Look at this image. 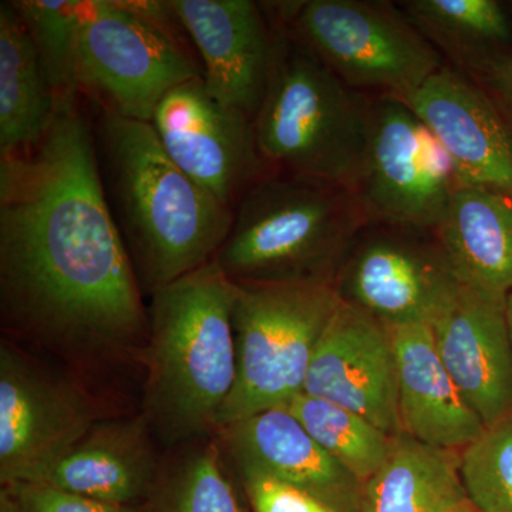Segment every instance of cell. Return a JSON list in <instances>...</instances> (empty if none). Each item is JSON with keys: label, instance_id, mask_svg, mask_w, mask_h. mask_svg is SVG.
<instances>
[{"label": "cell", "instance_id": "obj_23", "mask_svg": "<svg viewBox=\"0 0 512 512\" xmlns=\"http://www.w3.org/2000/svg\"><path fill=\"white\" fill-rule=\"evenodd\" d=\"M399 5L448 66L467 76L510 50V19L495 0H407Z\"/></svg>", "mask_w": 512, "mask_h": 512}, {"label": "cell", "instance_id": "obj_14", "mask_svg": "<svg viewBox=\"0 0 512 512\" xmlns=\"http://www.w3.org/2000/svg\"><path fill=\"white\" fill-rule=\"evenodd\" d=\"M404 103L437 138L460 185L512 200V130L480 84L446 64Z\"/></svg>", "mask_w": 512, "mask_h": 512}, {"label": "cell", "instance_id": "obj_9", "mask_svg": "<svg viewBox=\"0 0 512 512\" xmlns=\"http://www.w3.org/2000/svg\"><path fill=\"white\" fill-rule=\"evenodd\" d=\"M458 185L439 141L404 101H370L365 163L353 190L366 224L434 232Z\"/></svg>", "mask_w": 512, "mask_h": 512}, {"label": "cell", "instance_id": "obj_27", "mask_svg": "<svg viewBox=\"0 0 512 512\" xmlns=\"http://www.w3.org/2000/svg\"><path fill=\"white\" fill-rule=\"evenodd\" d=\"M460 474L478 511L512 512V413L461 451Z\"/></svg>", "mask_w": 512, "mask_h": 512}, {"label": "cell", "instance_id": "obj_22", "mask_svg": "<svg viewBox=\"0 0 512 512\" xmlns=\"http://www.w3.org/2000/svg\"><path fill=\"white\" fill-rule=\"evenodd\" d=\"M467 500L460 454L400 433L386 463L363 484L359 512H448Z\"/></svg>", "mask_w": 512, "mask_h": 512}, {"label": "cell", "instance_id": "obj_2", "mask_svg": "<svg viewBox=\"0 0 512 512\" xmlns=\"http://www.w3.org/2000/svg\"><path fill=\"white\" fill-rule=\"evenodd\" d=\"M99 111L93 131L101 190L151 295L214 261L234 211L174 164L151 123Z\"/></svg>", "mask_w": 512, "mask_h": 512}, {"label": "cell", "instance_id": "obj_30", "mask_svg": "<svg viewBox=\"0 0 512 512\" xmlns=\"http://www.w3.org/2000/svg\"><path fill=\"white\" fill-rule=\"evenodd\" d=\"M468 77L483 87L512 130V50L491 57Z\"/></svg>", "mask_w": 512, "mask_h": 512}, {"label": "cell", "instance_id": "obj_25", "mask_svg": "<svg viewBox=\"0 0 512 512\" xmlns=\"http://www.w3.org/2000/svg\"><path fill=\"white\" fill-rule=\"evenodd\" d=\"M218 441H191L163 464L148 512H245L222 467Z\"/></svg>", "mask_w": 512, "mask_h": 512}, {"label": "cell", "instance_id": "obj_20", "mask_svg": "<svg viewBox=\"0 0 512 512\" xmlns=\"http://www.w3.org/2000/svg\"><path fill=\"white\" fill-rule=\"evenodd\" d=\"M434 235L461 285L507 299L512 291L511 198L458 185Z\"/></svg>", "mask_w": 512, "mask_h": 512}, {"label": "cell", "instance_id": "obj_1", "mask_svg": "<svg viewBox=\"0 0 512 512\" xmlns=\"http://www.w3.org/2000/svg\"><path fill=\"white\" fill-rule=\"evenodd\" d=\"M0 318L6 338L79 372L144 365L148 305L80 94L60 99L35 147L0 157Z\"/></svg>", "mask_w": 512, "mask_h": 512}, {"label": "cell", "instance_id": "obj_18", "mask_svg": "<svg viewBox=\"0 0 512 512\" xmlns=\"http://www.w3.org/2000/svg\"><path fill=\"white\" fill-rule=\"evenodd\" d=\"M163 463L144 413L101 419L36 484H46L106 503L150 500Z\"/></svg>", "mask_w": 512, "mask_h": 512}, {"label": "cell", "instance_id": "obj_4", "mask_svg": "<svg viewBox=\"0 0 512 512\" xmlns=\"http://www.w3.org/2000/svg\"><path fill=\"white\" fill-rule=\"evenodd\" d=\"M266 19L271 59L252 120L262 160L275 173L355 190L365 163L372 100L346 86L285 22Z\"/></svg>", "mask_w": 512, "mask_h": 512}, {"label": "cell", "instance_id": "obj_26", "mask_svg": "<svg viewBox=\"0 0 512 512\" xmlns=\"http://www.w3.org/2000/svg\"><path fill=\"white\" fill-rule=\"evenodd\" d=\"M13 5L35 42L57 97L77 96L76 50L84 2L19 0Z\"/></svg>", "mask_w": 512, "mask_h": 512}, {"label": "cell", "instance_id": "obj_15", "mask_svg": "<svg viewBox=\"0 0 512 512\" xmlns=\"http://www.w3.org/2000/svg\"><path fill=\"white\" fill-rule=\"evenodd\" d=\"M200 59L208 93L254 120L264 97L271 28L251 0H171Z\"/></svg>", "mask_w": 512, "mask_h": 512}, {"label": "cell", "instance_id": "obj_3", "mask_svg": "<svg viewBox=\"0 0 512 512\" xmlns=\"http://www.w3.org/2000/svg\"><path fill=\"white\" fill-rule=\"evenodd\" d=\"M235 296L215 261L150 295L143 413L170 446L217 430L237 380Z\"/></svg>", "mask_w": 512, "mask_h": 512}, {"label": "cell", "instance_id": "obj_19", "mask_svg": "<svg viewBox=\"0 0 512 512\" xmlns=\"http://www.w3.org/2000/svg\"><path fill=\"white\" fill-rule=\"evenodd\" d=\"M402 433L460 454L485 426L441 362L427 325L392 328Z\"/></svg>", "mask_w": 512, "mask_h": 512}, {"label": "cell", "instance_id": "obj_16", "mask_svg": "<svg viewBox=\"0 0 512 512\" xmlns=\"http://www.w3.org/2000/svg\"><path fill=\"white\" fill-rule=\"evenodd\" d=\"M441 362L485 427L512 413V343L505 299L460 284L430 326Z\"/></svg>", "mask_w": 512, "mask_h": 512}, {"label": "cell", "instance_id": "obj_29", "mask_svg": "<svg viewBox=\"0 0 512 512\" xmlns=\"http://www.w3.org/2000/svg\"><path fill=\"white\" fill-rule=\"evenodd\" d=\"M8 487L18 500L20 512H148V507L106 503L46 484L20 483Z\"/></svg>", "mask_w": 512, "mask_h": 512}, {"label": "cell", "instance_id": "obj_11", "mask_svg": "<svg viewBox=\"0 0 512 512\" xmlns=\"http://www.w3.org/2000/svg\"><path fill=\"white\" fill-rule=\"evenodd\" d=\"M343 302L386 325H433L460 282L433 231L366 224L335 281Z\"/></svg>", "mask_w": 512, "mask_h": 512}, {"label": "cell", "instance_id": "obj_32", "mask_svg": "<svg viewBox=\"0 0 512 512\" xmlns=\"http://www.w3.org/2000/svg\"><path fill=\"white\" fill-rule=\"evenodd\" d=\"M505 320H507L508 333L512 343V291L508 293L505 299Z\"/></svg>", "mask_w": 512, "mask_h": 512}, {"label": "cell", "instance_id": "obj_7", "mask_svg": "<svg viewBox=\"0 0 512 512\" xmlns=\"http://www.w3.org/2000/svg\"><path fill=\"white\" fill-rule=\"evenodd\" d=\"M350 89L406 101L446 66L400 6L382 0L261 3Z\"/></svg>", "mask_w": 512, "mask_h": 512}, {"label": "cell", "instance_id": "obj_21", "mask_svg": "<svg viewBox=\"0 0 512 512\" xmlns=\"http://www.w3.org/2000/svg\"><path fill=\"white\" fill-rule=\"evenodd\" d=\"M59 101L18 9L0 3V157L35 147Z\"/></svg>", "mask_w": 512, "mask_h": 512}, {"label": "cell", "instance_id": "obj_10", "mask_svg": "<svg viewBox=\"0 0 512 512\" xmlns=\"http://www.w3.org/2000/svg\"><path fill=\"white\" fill-rule=\"evenodd\" d=\"M92 394L29 350L0 342V483H36L97 421Z\"/></svg>", "mask_w": 512, "mask_h": 512}, {"label": "cell", "instance_id": "obj_31", "mask_svg": "<svg viewBox=\"0 0 512 512\" xmlns=\"http://www.w3.org/2000/svg\"><path fill=\"white\" fill-rule=\"evenodd\" d=\"M0 512H20L18 500L8 487L0 490Z\"/></svg>", "mask_w": 512, "mask_h": 512}, {"label": "cell", "instance_id": "obj_8", "mask_svg": "<svg viewBox=\"0 0 512 512\" xmlns=\"http://www.w3.org/2000/svg\"><path fill=\"white\" fill-rule=\"evenodd\" d=\"M197 77L201 64L188 43L144 18L130 0L84 2L76 84L96 109L151 123L165 94Z\"/></svg>", "mask_w": 512, "mask_h": 512}, {"label": "cell", "instance_id": "obj_24", "mask_svg": "<svg viewBox=\"0 0 512 512\" xmlns=\"http://www.w3.org/2000/svg\"><path fill=\"white\" fill-rule=\"evenodd\" d=\"M285 409L360 483L365 484L390 456L393 437L348 409L305 393Z\"/></svg>", "mask_w": 512, "mask_h": 512}, {"label": "cell", "instance_id": "obj_12", "mask_svg": "<svg viewBox=\"0 0 512 512\" xmlns=\"http://www.w3.org/2000/svg\"><path fill=\"white\" fill-rule=\"evenodd\" d=\"M151 126L174 164L232 211L269 173L252 120L215 100L202 77L165 94Z\"/></svg>", "mask_w": 512, "mask_h": 512}, {"label": "cell", "instance_id": "obj_13", "mask_svg": "<svg viewBox=\"0 0 512 512\" xmlns=\"http://www.w3.org/2000/svg\"><path fill=\"white\" fill-rule=\"evenodd\" d=\"M303 393L359 414L389 436L402 433L392 330L342 301L319 340Z\"/></svg>", "mask_w": 512, "mask_h": 512}, {"label": "cell", "instance_id": "obj_33", "mask_svg": "<svg viewBox=\"0 0 512 512\" xmlns=\"http://www.w3.org/2000/svg\"><path fill=\"white\" fill-rule=\"evenodd\" d=\"M448 512H480L474 507L470 501H464V503L458 504L457 507L451 508Z\"/></svg>", "mask_w": 512, "mask_h": 512}, {"label": "cell", "instance_id": "obj_6", "mask_svg": "<svg viewBox=\"0 0 512 512\" xmlns=\"http://www.w3.org/2000/svg\"><path fill=\"white\" fill-rule=\"evenodd\" d=\"M235 285L237 380L217 430L303 393L319 340L342 303L332 284Z\"/></svg>", "mask_w": 512, "mask_h": 512}, {"label": "cell", "instance_id": "obj_28", "mask_svg": "<svg viewBox=\"0 0 512 512\" xmlns=\"http://www.w3.org/2000/svg\"><path fill=\"white\" fill-rule=\"evenodd\" d=\"M237 467L255 512H333L312 495L259 468L248 464Z\"/></svg>", "mask_w": 512, "mask_h": 512}, {"label": "cell", "instance_id": "obj_5", "mask_svg": "<svg viewBox=\"0 0 512 512\" xmlns=\"http://www.w3.org/2000/svg\"><path fill=\"white\" fill-rule=\"evenodd\" d=\"M365 225L348 188L269 171L239 198L214 261L238 285H335Z\"/></svg>", "mask_w": 512, "mask_h": 512}, {"label": "cell", "instance_id": "obj_17", "mask_svg": "<svg viewBox=\"0 0 512 512\" xmlns=\"http://www.w3.org/2000/svg\"><path fill=\"white\" fill-rule=\"evenodd\" d=\"M235 464H248L305 491L333 512H359L363 483L335 460L285 407L217 430Z\"/></svg>", "mask_w": 512, "mask_h": 512}]
</instances>
